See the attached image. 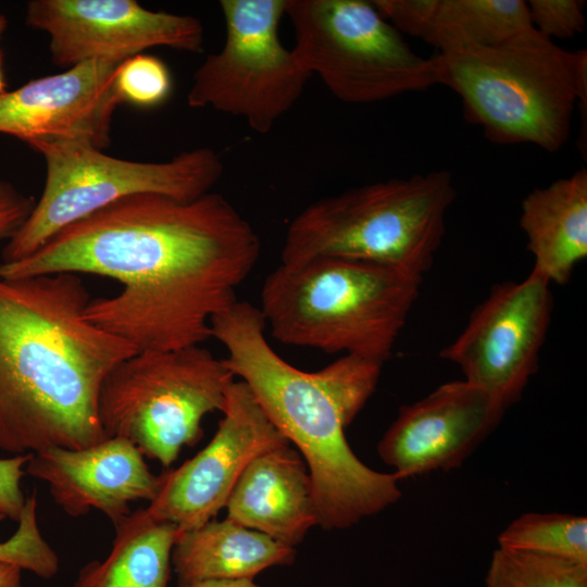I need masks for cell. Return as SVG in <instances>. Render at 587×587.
Listing matches in <instances>:
<instances>
[{"label":"cell","instance_id":"17","mask_svg":"<svg viewBox=\"0 0 587 587\" xmlns=\"http://www.w3.org/2000/svg\"><path fill=\"white\" fill-rule=\"evenodd\" d=\"M225 507L226 519L290 547L317 524L307 464L289 445L255 457Z\"/></svg>","mask_w":587,"mask_h":587},{"label":"cell","instance_id":"31","mask_svg":"<svg viewBox=\"0 0 587 587\" xmlns=\"http://www.w3.org/2000/svg\"><path fill=\"white\" fill-rule=\"evenodd\" d=\"M4 87H5V84H4L3 75H2V71H1V54H0V95L5 92Z\"/></svg>","mask_w":587,"mask_h":587},{"label":"cell","instance_id":"27","mask_svg":"<svg viewBox=\"0 0 587 587\" xmlns=\"http://www.w3.org/2000/svg\"><path fill=\"white\" fill-rule=\"evenodd\" d=\"M30 457L32 453H26L0 459V510L13 521H18L25 504L21 479L23 467Z\"/></svg>","mask_w":587,"mask_h":587},{"label":"cell","instance_id":"18","mask_svg":"<svg viewBox=\"0 0 587 587\" xmlns=\"http://www.w3.org/2000/svg\"><path fill=\"white\" fill-rule=\"evenodd\" d=\"M378 12L400 33L439 52L504 42L533 28L523 0H375Z\"/></svg>","mask_w":587,"mask_h":587},{"label":"cell","instance_id":"5","mask_svg":"<svg viewBox=\"0 0 587 587\" xmlns=\"http://www.w3.org/2000/svg\"><path fill=\"white\" fill-rule=\"evenodd\" d=\"M422 282L391 266L341 258L280 263L263 283L259 309L285 345L384 365Z\"/></svg>","mask_w":587,"mask_h":587},{"label":"cell","instance_id":"21","mask_svg":"<svg viewBox=\"0 0 587 587\" xmlns=\"http://www.w3.org/2000/svg\"><path fill=\"white\" fill-rule=\"evenodd\" d=\"M114 527L109 555L86 564L73 587H166L177 527L151 519L145 508Z\"/></svg>","mask_w":587,"mask_h":587},{"label":"cell","instance_id":"12","mask_svg":"<svg viewBox=\"0 0 587 587\" xmlns=\"http://www.w3.org/2000/svg\"><path fill=\"white\" fill-rule=\"evenodd\" d=\"M222 413L211 441L160 475L158 492L145 508L151 519L174 524L180 534L213 520L255 457L289 445L241 380L229 385Z\"/></svg>","mask_w":587,"mask_h":587},{"label":"cell","instance_id":"9","mask_svg":"<svg viewBox=\"0 0 587 587\" xmlns=\"http://www.w3.org/2000/svg\"><path fill=\"white\" fill-rule=\"evenodd\" d=\"M291 49L340 101L365 104L436 85L432 58L416 54L364 0H287Z\"/></svg>","mask_w":587,"mask_h":587},{"label":"cell","instance_id":"28","mask_svg":"<svg viewBox=\"0 0 587 587\" xmlns=\"http://www.w3.org/2000/svg\"><path fill=\"white\" fill-rule=\"evenodd\" d=\"M35 204L34 197L0 176V243L7 242L18 230Z\"/></svg>","mask_w":587,"mask_h":587},{"label":"cell","instance_id":"32","mask_svg":"<svg viewBox=\"0 0 587 587\" xmlns=\"http://www.w3.org/2000/svg\"><path fill=\"white\" fill-rule=\"evenodd\" d=\"M3 24H4V20H3V17L0 15V32H1L2 28H3Z\"/></svg>","mask_w":587,"mask_h":587},{"label":"cell","instance_id":"19","mask_svg":"<svg viewBox=\"0 0 587 587\" xmlns=\"http://www.w3.org/2000/svg\"><path fill=\"white\" fill-rule=\"evenodd\" d=\"M520 226L534 257L532 272L567 284L587 257L586 168L533 189L522 201Z\"/></svg>","mask_w":587,"mask_h":587},{"label":"cell","instance_id":"4","mask_svg":"<svg viewBox=\"0 0 587 587\" xmlns=\"http://www.w3.org/2000/svg\"><path fill=\"white\" fill-rule=\"evenodd\" d=\"M436 85L462 100L464 117L497 145L558 152L577 102L586 107L587 51H567L529 28L492 46L438 52Z\"/></svg>","mask_w":587,"mask_h":587},{"label":"cell","instance_id":"29","mask_svg":"<svg viewBox=\"0 0 587 587\" xmlns=\"http://www.w3.org/2000/svg\"><path fill=\"white\" fill-rule=\"evenodd\" d=\"M0 587H22V570L15 565L0 563Z\"/></svg>","mask_w":587,"mask_h":587},{"label":"cell","instance_id":"23","mask_svg":"<svg viewBox=\"0 0 587 587\" xmlns=\"http://www.w3.org/2000/svg\"><path fill=\"white\" fill-rule=\"evenodd\" d=\"M485 587H587V564L498 547Z\"/></svg>","mask_w":587,"mask_h":587},{"label":"cell","instance_id":"15","mask_svg":"<svg viewBox=\"0 0 587 587\" xmlns=\"http://www.w3.org/2000/svg\"><path fill=\"white\" fill-rule=\"evenodd\" d=\"M122 62L90 60L0 95V134L28 145L75 140L100 150L110 145L115 86Z\"/></svg>","mask_w":587,"mask_h":587},{"label":"cell","instance_id":"2","mask_svg":"<svg viewBox=\"0 0 587 587\" xmlns=\"http://www.w3.org/2000/svg\"><path fill=\"white\" fill-rule=\"evenodd\" d=\"M82 277L0 275V450L83 449L107 439L103 379L137 350L90 323Z\"/></svg>","mask_w":587,"mask_h":587},{"label":"cell","instance_id":"8","mask_svg":"<svg viewBox=\"0 0 587 587\" xmlns=\"http://www.w3.org/2000/svg\"><path fill=\"white\" fill-rule=\"evenodd\" d=\"M234 378L201 345L136 352L103 379L98 419L108 438L126 439L168 467L202 437V419L222 412Z\"/></svg>","mask_w":587,"mask_h":587},{"label":"cell","instance_id":"10","mask_svg":"<svg viewBox=\"0 0 587 587\" xmlns=\"http://www.w3.org/2000/svg\"><path fill=\"white\" fill-rule=\"evenodd\" d=\"M286 1H220L225 41L193 73L190 108L241 117L264 135L296 104L311 75L280 40Z\"/></svg>","mask_w":587,"mask_h":587},{"label":"cell","instance_id":"11","mask_svg":"<svg viewBox=\"0 0 587 587\" xmlns=\"http://www.w3.org/2000/svg\"><path fill=\"white\" fill-rule=\"evenodd\" d=\"M552 309L550 283L532 271L523 280L496 284L439 355L507 410L538 370Z\"/></svg>","mask_w":587,"mask_h":587},{"label":"cell","instance_id":"26","mask_svg":"<svg viewBox=\"0 0 587 587\" xmlns=\"http://www.w3.org/2000/svg\"><path fill=\"white\" fill-rule=\"evenodd\" d=\"M526 3L534 28L551 40L552 38H571L584 32L585 1L530 0Z\"/></svg>","mask_w":587,"mask_h":587},{"label":"cell","instance_id":"16","mask_svg":"<svg viewBox=\"0 0 587 587\" xmlns=\"http://www.w3.org/2000/svg\"><path fill=\"white\" fill-rule=\"evenodd\" d=\"M26 472L48 484L54 502L70 516L97 510L113 525L132 513V502H150L160 485L141 452L120 437L83 449L52 447L32 453Z\"/></svg>","mask_w":587,"mask_h":587},{"label":"cell","instance_id":"24","mask_svg":"<svg viewBox=\"0 0 587 587\" xmlns=\"http://www.w3.org/2000/svg\"><path fill=\"white\" fill-rule=\"evenodd\" d=\"M36 494L26 498L18 517L15 534L0 542V563L18 566L39 577L49 579L59 572L60 562L57 553L45 540L37 524ZM5 514L0 510V521Z\"/></svg>","mask_w":587,"mask_h":587},{"label":"cell","instance_id":"3","mask_svg":"<svg viewBox=\"0 0 587 587\" xmlns=\"http://www.w3.org/2000/svg\"><path fill=\"white\" fill-rule=\"evenodd\" d=\"M258 307L237 301L211 320L223 362L243 382L279 433L300 451L309 470L317 524L345 529L401 497L394 473L366 466L345 430L374 394L383 364L341 355L315 372L285 361L268 344Z\"/></svg>","mask_w":587,"mask_h":587},{"label":"cell","instance_id":"13","mask_svg":"<svg viewBox=\"0 0 587 587\" xmlns=\"http://www.w3.org/2000/svg\"><path fill=\"white\" fill-rule=\"evenodd\" d=\"M26 23L49 36L52 61L67 67L123 62L154 47L198 53L204 42L197 17L151 11L135 0H33Z\"/></svg>","mask_w":587,"mask_h":587},{"label":"cell","instance_id":"20","mask_svg":"<svg viewBox=\"0 0 587 587\" xmlns=\"http://www.w3.org/2000/svg\"><path fill=\"white\" fill-rule=\"evenodd\" d=\"M294 547L228 519L182 533L172 550L179 587L211 579L253 578L295 560Z\"/></svg>","mask_w":587,"mask_h":587},{"label":"cell","instance_id":"1","mask_svg":"<svg viewBox=\"0 0 587 587\" xmlns=\"http://www.w3.org/2000/svg\"><path fill=\"white\" fill-rule=\"evenodd\" d=\"M260 254L258 233L224 196L140 193L64 227L20 261L0 263V275L113 278L120 292L90 299L85 317L137 352L164 351L211 337V320L238 301Z\"/></svg>","mask_w":587,"mask_h":587},{"label":"cell","instance_id":"14","mask_svg":"<svg viewBox=\"0 0 587 587\" xmlns=\"http://www.w3.org/2000/svg\"><path fill=\"white\" fill-rule=\"evenodd\" d=\"M504 412L466 380L448 382L402 405L377 451L399 480L457 469L496 429Z\"/></svg>","mask_w":587,"mask_h":587},{"label":"cell","instance_id":"30","mask_svg":"<svg viewBox=\"0 0 587 587\" xmlns=\"http://www.w3.org/2000/svg\"><path fill=\"white\" fill-rule=\"evenodd\" d=\"M183 587H260L255 585L252 578H236V579H211L199 582L196 584Z\"/></svg>","mask_w":587,"mask_h":587},{"label":"cell","instance_id":"22","mask_svg":"<svg viewBox=\"0 0 587 587\" xmlns=\"http://www.w3.org/2000/svg\"><path fill=\"white\" fill-rule=\"evenodd\" d=\"M498 544L587 564V519L565 513H525L499 534Z\"/></svg>","mask_w":587,"mask_h":587},{"label":"cell","instance_id":"6","mask_svg":"<svg viewBox=\"0 0 587 587\" xmlns=\"http://www.w3.org/2000/svg\"><path fill=\"white\" fill-rule=\"evenodd\" d=\"M455 197L451 173L439 170L321 198L288 225L280 263L341 258L423 277L442 242Z\"/></svg>","mask_w":587,"mask_h":587},{"label":"cell","instance_id":"7","mask_svg":"<svg viewBox=\"0 0 587 587\" xmlns=\"http://www.w3.org/2000/svg\"><path fill=\"white\" fill-rule=\"evenodd\" d=\"M29 146L45 160V186L27 220L4 243L1 263L30 255L64 227L120 199L155 193L190 201L210 192L224 173L221 157L207 147L163 162H139L108 155L83 141Z\"/></svg>","mask_w":587,"mask_h":587},{"label":"cell","instance_id":"25","mask_svg":"<svg viewBox=\"0 0 587 587\" xmlns=\"http://www.w3.org/2000/svg\"><path fill=\"white\" fill-rule=\"evenodd\" d=\"M115 86L122 102L153 108L168 99L173 80L162 60L139 53L120 64Z\"/></svg>","mask_w":587,"mask_h":587}]
</instances>
